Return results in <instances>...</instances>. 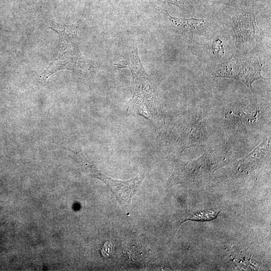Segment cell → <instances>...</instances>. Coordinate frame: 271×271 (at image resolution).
Returning a JSON list of instances; mask_svg holds the SVG:
<instances>
[{
    "label": "cell",
    "instance_id": "6da1fadb",
    "mask_svg": "<svg viewBox=\"0 0 271 271\" xmlns=\"http://www.w3.org/2000/svg\"><path fill=\"white\" fill-rule=\"evenodd\" d=\"M128 58L120 62L121 68H129L132 76V97L127 103L126 115H142L160 129L165 124L164 114L141 63L137 47L129 49Z\"/></svg>",
    "mask_w": 271,
    "mask_h": 271
},
{
    "label": "cell",
    "instance_id": "277c9868",
    "mask_svg": "<svg viewBox=\"0 0 271 271\" xmlns=\"http://www.w3.org/2000/svg\"><path fill=\"white\" fill-rule=\"evenodd\" d=\"M263 66V62L260 58L232 59L220 65L213 75L217 77L240 81L252 90V83L259 79L264 78L261 74Z\"/></svg>",
    "mask_w": 271,
    "mask_h": 271
},
{
    "label": "cell",
    "instance_id": "ba28073f",
    "mask_svg": "<svg viewBox=\"0 0 271 271\" xmlns=\"http://www.w3.org/2000/svg\"><path fill=\"white\" fill-rule=\"evenodd\" d=\"M164 17L172 26L179 30H196L201 28L206 24L203 18H182L170 15L168 12L163 10Z\"/></svg>",
    "mask_w": 271,
    "mask_h": 271
},
{
    "label": "cell",
    "instance_id": "9c48e42d",
    "mask_svg": "<svg viewBox=\"0 0 271 271\" xmlns=\"http://www.w3.org/2000/svg\"><path fill=\"white\" fill-rule=\"evenodd\" d=\"M217 214L214 212H203L196 214H191L187 217L183 221L187 220L208 221L214 219L216 217Z\"/></svg>",
    "mask_w": 271,
    "mask_h": 271
},
{
    "label": "cell",
    "instance_id": "5b68a950",
    "mask_svg": "<svg viewBox=\"0 0 271 271\" xmlns=\"http://www.w3.org/2000/svg\"><path fill=\"white\" fill-rule=\"evenodd\" d=\"M213 165V159L209 154H204L192 161L186 162L178 160L168 183L173 185L192 181L208 173Z\"/></svg>",
    "mask_w": 271,
    "mask_h": 271
},
{
    "label": "cell",
    "instance_id": "52a82bcc",
    "mask_svg": "<svg viewBox=\"0 0 271 271\" xmlns=\"http://www.w3.org/2000/svg\"><path fill=\"white\" fill-rule=\"evenodd\" d=\"M259 12L239 11L232 18V28L235 36L236 48L251 43L256 37L257 27L255 17Z\"/></svg>",
    "mask_w": 271,
    "mask_h": 271
},
{
    "label": "cell",
    "instance_id": "3957f363",
    "mask_svg": "<svg viewBox=\"0 0 271 271\" xmlns=\"http://www.w3.org/2000/svg\"><path fill=\"white\" fill-rule=\"evenodd\" d=\"M206 119L195 114L179 121L171 131L172 147L179 153L190 147L201 146L207 138Z\"/></svg>",
    "mask_w": 271,
    "mask_h": 271
},
{
    "label": "cell",
    "instance_id": "30bf717a",
    "mask_svg": "<svg viewBox=\"0 0 271 271\" xmlns=\"http://www.w3.org/2000/svg\"><path fill=\"white\" fill-rule=\"evenodd\" d=\"M160 2L168 3L178 7L181 10L190 13L192 7L188 0H157Z\"/></svg>",
    "mask_w": 271,
    "mask_h": 271
},
{
    "label": "cell",
    "instance_id": "7a4b0ae2",
    "mask_svg": "<svg viewBox=\"0 0 271 271\" xmlns=\"http://www.w3.org/2000/svg\"><path fill=\"white\" fill-rule=\"evenodd\" d=\"M80 23L79 20L71 25L56 24L49 28L59 36L60 51L57 57L40 75L39 79L41 82H44L52 74L61 70L80 73L91 66L80 53L77 43V32Z\"/></svg>",
    "mask_w": 271,
    "mask_h": 271
},
{
    "label": "cell",
    "instance_id": "8fae6325",
    "mask_svg": "<svg viewBox=\"0 0 271 271\" xmlns=\"http://www.w3.org/2000/svg\"><path fill=\"white\" fill-rule=\"evenodd\" d=\"M100 251L103 257H110L114 253L113 245L110 241H107L104 243Z\"/></svg>",
    "mask_w": 271,
    "mask_h": 271
},
{
    "label": "cell",
    "instance_id": "8992f818",
    "mask_svg": "<svg viewBox=\"0 0 271 271\" xmlns=\"http://www.w3.org/2000/svg\"><path fill=\"white\" fill-rule=\"evenodd\" d=\"M94 170L91 176L106 184L124 209L128 208L132 196L140 189L145 177L143 174L127 181H120L104 175L96 168Z\"/></svg>",
    "mask_w": 271,
    "mask_h": 271
},
{
    "label": "cell",
    "instance_id": "7c38bea8",
    "mask_svg": "<svg viewBox=\"0 0 271 271\" xmlns=\"http://www.w3.org/2000/svg\"><path fill=\"white\" fill-rule=\"evenodd\" d=\"M212 52L216 56H219L224 54V50L222 41L220 39H218L216 40L212 44Z\"/></svg>",
    "mask_w": 271,
    "mask_h": 271
}]
</instances>
